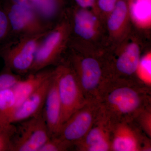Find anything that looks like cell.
<instances>
[{
  "label": "cell",
  "mask_w": 151,
  "mask_h": 151,
  "mask_svg": "<svg viewBox=\"0 0 151 151\" xmlns=\"http://www.w3.org/2000/svg\"><path fill=\"white\" fill-rule=\"evenodd\" d=\"M151 103V87L131 79H110L98 100L100 114L112 123L134 122Z\"/></svg>",
  "instance_id": "obj_1"
},
{
  "label": "cell",
  "mask_w": 151,
  "mask_h": 151,
  "mask_svg": "<svg viewBox=\"0 0 151 151\" xmlns=\"http://www.w3.org/2000/svg\"><path fill=\"white\" fill-rule=\"evenodd\" d=\"M66 16L70 30L69 46L83 52L103 54L108 46L105 22L92 10L70 2Z\"/></svg>",
  "instance_id": "obj_2"
},
{
  "label": "cell",
  "mask_w": 151,
  "mask_h": 151,
  "mask_svg": "<svg viewBox=\"0 0 151 151\" xmlns=\"http://www.w3.org/2000/svg\"><path fill=\"white\" fill-rule=\"evenodd\" d=\"M145 35L133 26L121 41L107 47L103 56L111 79L139 81L137 72L145 48Z\"/></svg>",
  "instance_id": "obj_3"
},
{
  "label": "cell",
  "mask_w": 151,
  "mask_h": 151,
  "mask_svg": "<svg viewBox=\"0 0 151 151\" xmlns=\"http://www.w3.org/2000/svg\"><path fill=\"white\" fill-rule=\"evenodd\" d=\"M103 55L78 51L69 47L65 55L88 101L98 102L104 86L111 79Z\"/></svg>",
  "instance_id": "obj_4"
},
{
  "label": "cell",
  "mask_w": 151,
  "mask_h": 151,
  "mask_svg": "<svg viewBox=\"0 0 151 151\" xmlns=\"http://www.w3.org/2000/svg\"><path fill=\"white\" fill-rule=\"evenodd\" d=\"M49 31L34 35L12 36L0 44V56L4 67L22 76L29 73L38 47Z\"/></svg>",
  "instance_id": "obj_5"
},
{
  "label": "cell",
  "mask_w": 151,
  "mask_h": 151,
  "mask_svg": "<svg viewBox=\"0 0 151 151\" xmlns=\"http://www.w3.org/2000/svg\"><path fill=\"white\" fill-rule=\"evenodd\" d=\"M70 37V24L65 14L41 42L29 73L56 65L66 54Z\"/></svg>",
  "instance_id": "obj_6"
},
{
  "label": "cell",
  "mask_w": 151,
  "mask_h": 151,
  "mask_svg": "<svg viewBox=\"0 0 151 151\" xmlns=\"http://www.w3.org/2000/svg\"><path fill=\"white\" fill-rule=\"evenodd\" d=\"M53 76L61 104L62 125L88 101L82 92L74 70L65 56L54 66Z\"/></svg>",
  "instance_id": "obj_7"
},
{
  "label": "cell",
  "mask_w": 151,
  "mask_h": 151,
  "mask_svg": "<svg viewBox=\"0 0 151 151\" xmlns=\"http://www.w3.org/2000/svg\"><path fill=\"white\" fill-rule=\"evenodd\" d=\"M16 124L11 151H39L50 137L42 111Z\"/></svg>",
  "instance_id": "obj_8"
},
{
  "label": "cell",
  "mask_w": 151,
  "mask_h": 151,
  "mask_svg": "<svg viewBox=\"0 0 151 151\" xmlns=\"http://www.w3.org/2000/svg\"><path fill=\"white\" fill-rule=\"evenodd\" d=\"M0 7L8 18L11 36L34 35L49 30L35 11L9 0H0Z\"/></svg>",
  "instance_id": "obj_9"
},
{
  "label": "cell",
  "mask_w": 151,
  "mask_h": 151,
  "mask_svg": "<svg viewBox=\"0 0 151 151\" xmlns=\"http://www.w3.org/2000/svg\"><path fill=\"white\" fill-rule=\"evenodd\" d=\"M99 113L98 102L88 101L62 124L57 136L73 146L86 136Z\"/></svg>",
  "instance_id": "obj_10"
},
{
  "label": "cell",
  "mask_w": 151,
  "mask_h": 151,
  "mask_svg": "<svg viewBox=\"0 0 151 151\" xmlns=\"http://www.w3.org/2000/svg\"><path fill=\"white\" fill-rule=\"evenodd\" d=\"M111 151H150L151 139L133 122L111 123Z\"/></svg>",
  "instance_id": "obj_11"
},
{
  "label": "cell",
  "mask_w": 151,
  "mask_h": 151,
  "mask_svg": "<svg viewBox=\"0 0 151 151\" xmlns=\"http://www.w3.org/2000/svg\"><path fill=\"white\" fill-rule=\"evenodd\" d=\"M130 3L131 0H118L113 10L105 19L108 46L121 41L133 28Z\"/></svg>",
  "instance_id": "obj_12"
},
{
  "label": "cell",
  "mask_w": 151,
  "mask_h": 151,
  "mask_svg": "<svg viewBox=\"0 0 151 151\" xmlns=\"http://www.w3.org/2000/svg\"><path fill=\"white\" fill-rule=\"evenodd\" d=\"M111 124L100 111L92 128L82 139L74 144L73 148L79 151H111Z\"/></svg>",
  "instance_id": "obj_13"
},
{
  "label": "cell",
  "mask_w": 151,
  "mask_h": 151,
  "mask_svg": "<svg viewBox=\"0 0 151 151\" xmlns=\"http://www.w3.org/2000/svg\"><path fill=\"white\" fill-rule=\"evenodd\" d=\"M52 76V75L17 108L11 118V124H16L32 118L42 111Z\"/></svg>",
  "instance_id": "obj_14"
},
{
  "label": "cell",
  "mask_w": 151,
  "mask_h": 151,
  "mask_svg": "<svg viewBox=\"0 0 151 151\" xmlns=\"http://www.w3.org/2000/svg\"><path fill=\"white\" fill-rule=\"evenodd\" d=\"M53 69L54 67H48L37 72L28 73L24 78L19 80L12 87L15 98L14 112L31 94L51 77Z\"/></svg>",
  "instance_id": "obj_15"
},
{
  "label": "cell",
  "mask_w": 151,
  "mask_h": 151,
  "mask_svg": "<svg viewBox=\"0 0 151 151\" xmlns=\"http://www.w3.org/2000/svg\"><path fill=\"white\" fill-rule=\"evenodd\" d=\"M42 113L50 137L57 136L62 125L61 106L53 73Z\"/></svg>",
  "instance_id": "obj_16"
},
{
  "label": "cell",
  "mask_w": 151,
  "mask_h": 151,
  "mask_svg": "<svg viewBox=\"0 0 151 151\" xmlns=\"http://www.w3.org/2000/svg\"><path fill=\"white\" fill-rule=\"evenodd\" d=\"M15 105V98L12 87L0 92V126L12 124L10 120L14 111Z\"/></svg>",
  "instance_id": "obj_17"
},
{
  "label": "cell",
  "mask_w": 151,
  "mask_h": 151,
  "mask_svg": "<svg viewBox=\"0 0 151 151\" xmlns=\"http://www.w3.org/2000/svg\"><path fill=\"white\" fill-rule=\"evenodd\" d=\"M151 52L142 54L137 72L138 79L147 86L151 87Z\"/></svg>",
  "instance_id": "obj_18"
},
{
  "label": "cell",
  "mask_w": 151,
  "mask_h": 151,
  "mask_svg": "<svg viewBox=\"0 0 151 151\" xmlns=\"http://www.w3.org/2000/svg\"><path fill=\"white\" fill-rule=\"evenodd\" d=\"M16 130V127L14 124L0 126V151H11Z\"/></svg>",
  "instance_id": "obj_19"
},
{
  "label": "cell",
  "mask_w": 151,
  "mask_h": 151,
  "mask_svg": "<svg viewBox=\"0 0 151 151\" xmlns=\"http://www.w3.org/2000/svg\"><path fill=\"white\" fill-rule=\"evenodd\" d=\"M73 147L72 144L57 136L50 137L39 151H65Z\"/></svg>",
  "instance_id": "obj_20"
},
{
  "label": "cell",
  "mask_w": 151,
  "mask_h": 151,
  "mask_svg": "<svg viewBox=\"0 0 151 151\" xmlns=\"http://www.w3.org/2000/svg\"><path fill=\"white\" fill-rule=\"evenodd\" d=\"M135 123L144 134L151 137V106L144 109L135 119Z\"/></svg>",
  "instance_id": "obj_21"
},
{
  "label": "cell",
  "mask_w": 151,
  "mask_h": 151,
  "mask_svg": "<svg viewBox=\"0 0 151 151\" xmlns=\"http://www.w3.org/2000/svg\"><path fill=\"white\" fill-rule=\"evenodd\" d=\"M22 78V76L12 72L4 67L0 73V92L3 89L11 88Z\"/></svg>",
  "instance_id": "obj_22"
},
{
  "label": "cell",
  "mask_w": 151,
  "mask_h": 151,
  "mask_svg": "<svg viewBox=\"0 0 151 151\" xmlns=\"http://www.w3.org/2000/svg\"><path fill=\"white\" fill-rule=\"evenodd\" d=\"M11 36V30L7 16L0 7V44L6 41Z\"/></svg>",
  "instance_id": "obj_23"
},
{
  "label": "cell",
  "mask_w": 151,
  "mask_h": 151,
  "mask_svg": "<svg viewBox=\"0 0 151 151\" xmlns=\"http://www.w3.org/2000/svg\"><path fill=\"white\" fill-rule=\"evenodd\" d=\"M118 0H96L97 13L105 21L109 14L113 10Z\"/></svg>",
  "instance_id": "obj_24"
},
{
  "label": "cell",
  "mask_w": 151,
  "mask_h": 151,
  "mask_svg": "<svg viewBox=\"0 0 151 151\" xmlns=\"http://www.w3.org/2000/svg\"><path fill=\"white\" fill-rule=\"evenodd\" d=\"M12 2L32 9L36 12L45 4L47 0H9Z\"/></svg>",
  "instance_id": "obj_25"
},
{
  "label": "cell",
  "mask_w": 151,
  "mask_h": 151,
  "mask_svg": "<svg viewBox=\"0 0 151 151\" xmlns=\"http://www.w3.org/2000/svg\"><path fill=\"white\" fill-rule=\"evenodd\" d=\"M72 1L79 7L92 10L98 14L96 10V0H72Z\"/></svg>",
  "instance_id": "obj_26"
}]
</instances>
